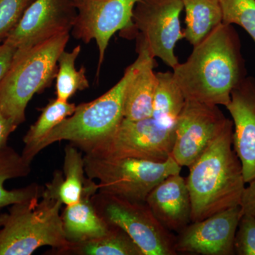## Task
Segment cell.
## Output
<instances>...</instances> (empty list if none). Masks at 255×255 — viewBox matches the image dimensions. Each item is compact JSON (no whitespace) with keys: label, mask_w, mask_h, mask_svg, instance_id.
I'll return each instance as SVG.
<instances>
[{"label":"cell","mask_w":255,"mask_h":255,"mask_svg":"<svg viewBox=\"0 0 255 255\" xmlns=\"http://www.w3.org/2000/svg\"><path fill=\"white\" fill-rule=\"evenodd\" d=\"M241 42L233 25L221 23L173 69L187 100L226 107L231 92L247 77Z\"/></svg>","instance_id":"obj_1"},{"label":"cell","mask_w":255,"mask_h":255,"mask_svg":"<svg viewBox=\"0 0 255 255\" xmlns=\"http://www.w3.org/2000/svg\"><path fill=\"white\" fill-rule=\"evenodd\" d=\"M233 123L219 136L189 169L186 181L191 201V222L241 205L246 188L243 167L233 146Z\"/></svg>","instance_id":"obj_2"},{"label":"cell","mask_w":255,"mask_h":255,"mask_svg":"<svg viewBox=\"0 0 255 255\" xmlns=\"http://www.w3.org/2000/svg\"><path fill=\"white\" fill-rule=\"evenodd\" d=\"M137 53V59L126 69L123 77L109 91L92 102L77 106L71 116L36 145L23 150V157L31 163L43 149L63 140L86 152L92 146L110 137L124 118V97L128 85L150 52L143 43L138 41Z\"/></svg>","instance_id":"obj_3"},{"label":"cell","mask_w":255,"mask_h":255,"mask_svg":"<svg viewBox=\"0 0 255 255\" xmlns=\"http://www.w3.org/2000/svg\"><path fill=\"white\" fill-rule=\"evenodd\" d=\"M62 205L48 184L41 195L10 206L0 215V255H30L42 247L68 246Z\"/></svg>","instance_id":"obj_4"},{"label":"cell","mask_w":255,"mask_h":255,"mask_svg":"<svg viewBox=\"0 0 255 255\" xmlns=\"http://www.w3.org/2000/svg\"><path fill=\"white\" fill-rule=\"evenodd\" d=\"M69 39L70 33H64L36 46L16 50L0 81V111L18 127L25 122L32 97L49 87L56 76L58 58Z\"/></svg>","instance_id":"obj_5"},{"label":"cell","mask_w":255,"mask_h":255,"mask_svg":"<svg viewBox=\"0 0 255 255\" xmlns=\"http://www.w3.org/2000/svg\"><path fill=\"white\" fill-rule=\"evenodd\" d=\"M87 177L97 181L99 192L132 202L145 203L147 196L165 178L180 173L182 167L172 156L164 162L131 158L84 156Z\"/></svg>","instance_id":"obj_6"},{"label":"cell","mask_w":255,"mask_h":255,"mask_svg":"<svg viewBox=\"0 0 255 255\" xmlns=\"http://www.w3.org/2000/svg\"><path fill=\"white\" fill-rule=\"evenodd\" d=\"M107 223L127 233L144 255H175V236L156 219L146 203L132 202L104 193L92 197Z\"/></svg>","instance_id":"obj_7"},{"label":"cell","mask_w":255,"mask_h":255,"mask_svg":"<svg viewBox=\"0 0 255 255\" xmlns=\"http://www.w3.org/2000/svg\"><path fill=\"white\" fill-rule=\"evenodd\" d=\"M174 129L159 125L150 118H124L115 131L103 141L92 146L86 155L103 158H137L162 162L171 156Z\"/></svg>","instance_id":"obj_8"},{"label":"cell","mask_w":255,"mask_h":255,"mask_svg":"<svg viewBox=\"0 0 255 255\" xmlns=\"http://www.w3.org/2000/svg\"><path fill=\"white\" fill-rule=\"evenodd\" d=\"M182 0H139L132 22L135 35L152 58H158L173 70L179 65L174 53L178 42L184 38L180 23Z\"/></svg>","instance_id":"obj_9"},{"label":"cell","mask_w":255,"mask_h":255,"mask_svg":"<svg viewBox=\"0 0 255 255\" xmlns=\"http://www.w3.org/2000/svg\"><path fill=\"white\" fill-rule=\"evenodd\" d=\"M139 0H75L77 17L72 33L89 43L95 40L99 50L97 76L105 60L110 39L121 31L124 38L135 36L132 13Z\"/></svg>","instance_id":"obj_10"},{"label":"cell","mask_w":255,"mask_h":255,"mask_svg":"<svg viewBox=\"0 0 255 255\" xmlns=\"http://www.w3.org/2000/svg\"><path fill=\"white\" fill-rule=\"evenodd\" d=\"M230 120L219 106L186 101L174 127L175 138L171 156L181 167H190Z\"/></svg>","instance_id":"obj_11"},{"label":"cell","mask_w":255,"mask_h":255,"mask_svg":"<svg viewBox=\"0 0 255 255\" xmlns=\"http://www.w3.org/2000/svg\"><path fill=\"white\" fill-rule=\"evenodd\" d=\"M77 17L75 0H34L4 40L25 49L72 31Z\"/></svg>","instance_id":"obj_12"},{"label":"cell","mask_w":255,"mask_h":255,"mask_svg":"<svg viewBox=\"0 0 255 255\" xmlns=\"http://www.w3.org/2000/svg\"><path fill=\"white\" fill-rule=\"evenodd\" d=\"M242 216L241 206L191 222L175 236L176 253L233 255L235 238Z\"/></svg>","instance_id":"obj_13"},{"label":"cell","mask_w":255,"mask_h":255,"mask_svg":"<svg viewBox=\"0 0 255 255\" xmlns=\"http://www.w3.org/2000/svg\"><path fill=\"white\" fill-rule=\"evenodd\" d=\"M233 119V146L243 167L245 182L255 179V78L247 76L231 92L226 106Z\"/></svg>","instance_id":"obj_14"},{"label":"cell","mask_w":255,"mask_h":255,"mask_svg":"<svg viewBox=\"0 0 255 255\" xmlns=\"http://www.w3.org/2000/svg\"><path fill=\"white\" fill-rule=\"evenodd\" d=\"M156 219L171 232H180L191 222V201L187 181L180 173L165 178L145 201Z\"/></svg>","instance_id":"obj_15"},{"label":"cell","mask_w":255,"mask_h":255,"mask_svg":"<svg viewBox=\"0 0 255 255\" xmlns=\"http://www.w3.org/2000/svg\"><path fill=\"white\" fill-rule=\"evenodd\" d=\"M98 191L94 182L77 204L66 206L61 214L64 232L69 243H81L102 237L110 225L97 213L92 197Z\"/></svg>","instance_id":"obj_16"},{"label":"cell","mask_w":255,"mask_h":255,"mask_svg":"<svg viewBox=\"0 0 255 255\" xmlns=\"http://www.w3.org/2000/svg\"><path fill=\"white\" fill-rule=\"evenodd\" d=\"M155 65V58L149 53L129 82L124 97V118L140 120L152 117L156 86Z\"/></svg>","instance_id":"obj_17"},{"label":"cell","mask_w":255,"mask_h":255,"mask_svg":"<svg viewBox=\"0 0 255 255\" xmlns=\"http://www.w3.org/2000/svg\"><path fill=\"white\" fill-rule=\"evenodd\" d=\"M63 169L64 177L55 172L49 184L63 204L71 206L80 201L94 181L85 177L84 156L73 144L65 147Z\"/></svg>","instance_id":"obj_18"},{"label":"cell","mask_w":255,"mask_h":255,"mask_svg":"<svg viewBox=\"0 0 255 255\" xmlns=\"http://www.w3.org/2000/svg\"><path fill=\"white\" fill-rule=\"evenodd\" d=\"M30 164L12 147L6 145L0 149V209L41 195L43 189L36 184L12 190L4 188L6 181L27 176Z\"/></svg>","instance_id":"obj_19"},{"label":"cell","mask_w":255,"mask_h":255,"mask_svg":"<svg viewBox=\"0 0 255 255\" xmlns=\"http://www.w3.org/2000/svg\"><path fill=\"white\" fill-rule=\"evenodd\" d=\"M182 1L186 13L184 38L196 46L222 23L221 4L219 0Z\"/></svg>","instance_id":"obj_20"},{"label":"cell","mask_w":255,"mask_h":255,"mask_svg":"<svg viewBox=\"0 0 255 255\" xmlns=\"http://www.w3.org/2000/svg\"><path fill=\"white\" fill-rule=\"evenodd\" d=\"M102 237L81 243H69L55 251V254L80 255H144L141 250L123 230L110 226Z\"/></svg>","instance_id":"obj_21"},{"label":"cell","mask_w":255,"mask_h":255,"mask_svg":"<svg viewBox=\"0 0 255 255\" xmlns=\"http://www.w3.org/2000/svg\"><path fill=\"white\" fill-rule=\"evenodd\" d=\"M185 97L172 72L156 73L152 118L167 128H173L186 103Z\"/></svg>","instance_id":"obj_22"},{"label":"cell","mask_w":255,"mask_h":255,"mask_svg":"<svg viewBox=\"0 0 255 255\" xmlns=\"http://www.w3.org/2000/svg\"><path fill=\"white\" fill-rule=\"evenodd\" d=\"M81 52L79 45L71 51H65L60 54L58 62L56 76L57 99L68 101L77 92L86 90L90 87L86 75V69L82 67L78 70L75 62Z\"/></svg>","instance_id":"obj_23"},{"label":"cell","mask_w":255,"mask_h":255,"mask_svg":"<svg viewBox=\"0 0 255 255\" xmlns=\"http://www.w3.org/2000/svg\"><path fill=\"white\" fill-rule=\"evenodd\" d=\"M75 104L55 99L42 111L38 120L30 127L23 138V150H27L46 136L48 132L71 116L76 110Z\"/></svg>","instance_id":"obj_24"},{"label":"cell","mask_w":255,"mask_h":255,"mask_svg":"<svg viewBox=\"0 0 255 255\" xmlns=\"http://www.w3.org/2000/svg\"><path fill=\"white\" fill-rule=\"evenodd\" d=\"M224 24L244 28L255 43V0H219Z\"/></svg>","instance_id":"obj_25"},{"label":"cell","mask_w":255,"mask_h":255,"mask_svg":"<svg viewBox=\"0 0 255 255\" xmlns=\"http://www.w3.org/2000/svg\"><path fill=\"white\" fill-rule=\"evenodd\" d=\"M34 0H0V42L17 24L28 6Z\"/></svg>","instance_id":"obj_26"},{"label":"cell","mask_w":255,"mask_h":255,"mask_svg":"<svg viewBox=\"0 0 255 255\" xmlns=\"http://www.w3.org/2000/svg\"><path fill=\"white\" fill-rule=\"evenodd\" d=\"M235 253L238 255H255V217L242 214L235 238Z\"/></svg>","instance_id":"obj_27"},{"label":"cell","mask_w":255,"mask_h":255,"mask_svg":"<svg viewBox=\"0 0 255 255\" xmlns=\"http://www.w3.org/2000/svg\"><path fill=\"white\" fill-rule=\"evenodd\" d=\"M242 196L241 207L242 214H251L255 217V179L248 183Z\"/></svg>","instance_id":"obj_28"},{"label":"cell","mask_w":255,"mask_h":255,"mask_svg":"<svg viewBox=\"0 0 255 255\" xmlns=\"http://www.w3.org/2000/svg\"><path fill=\"white\" fill-rule=\"evenodd\" d=\"M16 49L11 45L0 42V81L9 69Z\"/></svg>","instance_id":"obj_29"},{"label":"cell","mask_w":255,"mask_h":255,"mask_svg":"<svg viewBox=\"0 0 255 255\" xmlns=\"http://www.w3.org/2000/svg\"><path fill=\"white\" fill-rule=\"evenodd\" d=\"M18 126L0 111V149L6 146L8 138Z\"/></svg>","instance_id":"obj_30"}]
</instances>
